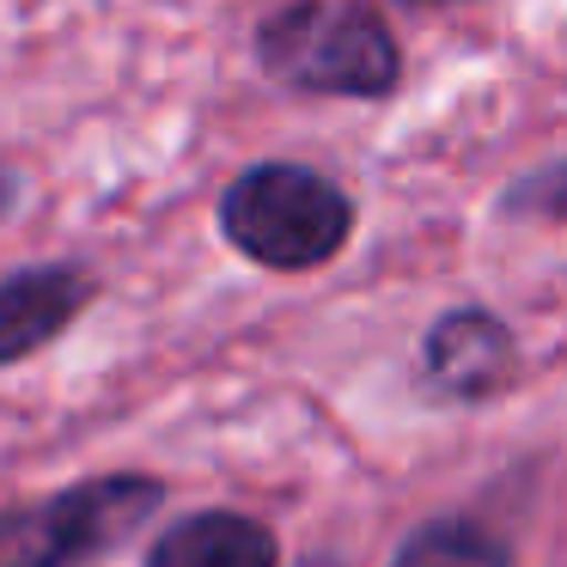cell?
I'll return each instance as SVG.
<instances>
[{
	"label": "cell",
	"instance_id": "obj_5",
	"mask_svg": "<svg viewBox=\"0 0 567 567\" xmlns=\"http://www.w3.org/2000/svg\"><path fill=\"white\" fill-rule=\"evenodd\" d=\"M99 299V275L80 262H43L0 281V367L43 354L55 336L80 323V311Z\"/></svg>",
	"mask_w": 567,
	"mask_h": 567
},
{
	"label": "cell",
	"instance_id": "obj_6",
	"mask_svg": "<svg viewBox=\"0 0 567 567\" xmlns=\"http://www.w3.org/2000/svg\"><path fill=\"white\" fill-rule=\"evenodd\" d=\"M147 567H281V543L262 518L208 506L189 513L147 549Z\"/></svg>",
	"mask_w": 567,
	"mask_h": 567
},
{
	"label": "cell",
	"instance_id": "obj_7",
	"mask_svg": "<svg viewBox=\"0 0 567 567\" xmlns=\"http://www.w3.org/2000/svg\"><path fill=\"white\" fill-rule=\"evenodd\" d=\"M391 567H513V549L482 518L445 513V518H427L421 530H409L403 549L391 555Z\"/></svg>",
	"mask_w": 567,
	"mask_h": 567
},
{
	"label": "cell",
	"instance_id": "obj_1",
	"mask_svg": "<svg viewBox=\"0 0 567 567\" xmlns=\"http://www.w3.org/2000/svg\"><path fill=\"white\" fill-rule=\"evenodd\" d=\"M257 62L306 99L379 104L403 80L396 31L372 0H287L257 25Z\"/></svg>",
	"mask_w": 567,
	"mask_h": 567
},
{
	"label": "cell",
	"instance_id": "obj_4",
	"mask_svg": "<svg viewBox=\"0 0 567 567\" xmlns=\"http://www.w3.org/2000/svg\"><path fill=\"white\" fill-rule=\"evenodd\" d=\"M518 379V336L488 306H452L421 336V384L440 403H488Z\"/></svg>",
	"mask_w": 567,
	"mask_h": 567
},
{
	"label": "cell",
	"instance_id": "obj_2",
	"mask_svg": "<svg viewBox=\"0 0 567 567\" xmlns=\"http://www.w3.org/2000/svg\"><path fill=\"white\" fill-rule=\"evenodd\" d=\"M220 238L275 275H311L354 238V202L336 177L293 159H262L220 189Z\"/></svg>",
	"mask_w": 567,
	"mask_h": 567
},
{
	"label": "cell",
	"instance_id": "obj_9",
	"mask_svg": "<svg viewBox=\"0 0 567 567\" xmlns=\"http://www.w3.org/2000/svg\"><path fill=\"white\" fill-rule=\"evenodd\" d=\"M299 567H342L336 555H311V561H299Z\"/></svg>",
	"mask_w": 567,
	"mask_h": 567
},
{
	"label": "cell",
	"instance_id": "obj_8",
	"mask_svg": "<svg viewBox=\"0 0 567 567\" xmlns=\"http://www.w3.org/2000/svg\"><path fill=\"white\" fill-rule=\"evenodd\" d=\"M513 214H537V220H567V165H543V172L518 177L506 189Z\"/></svg>",
	"mask_w": 567,
	"mask_h": 567
},
{
	"label": "cell",
	"instance_id": "obj_3",
	"mask_svg": "<svg viewBox=\"0 0 567 567\" xmlns=\"http://www.w3.org/2000/svg\"><path fill=\"white\" fill-rule=\"evenodd\" d=\"M165 501L159 476H92L50 494L43 506L0 513V567H80L147 525Z\"/></svg>",
	"mask_w": 567,
	"mask_h": 567
}]
</instances>
